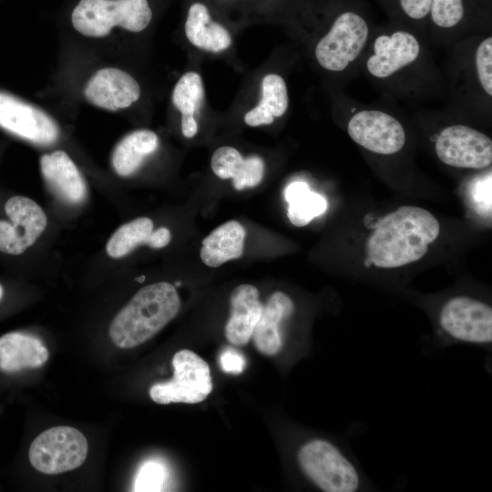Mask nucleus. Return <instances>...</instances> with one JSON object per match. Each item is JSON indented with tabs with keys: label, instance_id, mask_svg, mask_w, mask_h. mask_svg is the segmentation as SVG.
I'll use <instances>...</instances> for the list:
<instances>
[{
	"label": "nucleus",
	"instance_id": "obj_1",
	"mask_svg": "<svg viewBox=\"0 0 492 492\" xmlns=\"http://www.w3.org/2000/svg\"><path fill=\"white\" fill-rule=\"evenodd\" d=\"M439 232V222L430 211L402 206L375 226L366 243L367 261L386 269L413 263L425 255Z\"/></svg>",
	"mask_w": 492,
	"mask_h": 492
},
{
	"label": "nucleus",
	"instance_id": "obj_2",
	"mask_svg": "<svg viewBox=\"0 0 492 492\" xmlns=\"http://www.w3.org/2000/svg\"><path fill=\"white\" fill-rule=\"evenodd\" d=\"M180 299L175 287L160 282L141 288L114 317L109 337L118 348H134L149 340L179 313Z\"/></svg>",
	"mask_w": 492,
	"mask_h": 492
},
{
	"label": "nucleus",
	"instance_id": "obj_3",
	"mask_svg": "<svg viewBox=\"0 0 492 492\" xmlns=\"http://www.w3.org/2000/svg\"><path fill=\"white\" fill-rule=\"evenodd\" d=\"M296 460L302 473L325 492H356L369 482L351 453L322 437L312 438L299 447Z\"/></svg>",
	"mask_w": 492,
	"mask_h": 492
},
{
	"label": "nucleus",
	"instance_id": "obj_4",
	"mask_svg": "<svg viewBox=\"0 0 492 492\" xmlns=\"http://www.w3.org/2000/svg\"><path fill=\"white\" fill-rule=\"evenodd\" d=\"M149 0H79L71 13L73 27L88 37H104L114 27L141 32L150 24Z\"/></svg>",
	"mask_w": 492,
	"mask_h": 492
},
{
	"label": "nucleus",
	"instance_id": "obj_5",
	"mask_svg": "<svg viewBox=\"0 0 492 492\" xmlns=\"http://www.w3.org/2000/svg\"><path fill=\"white\" fill-rule=\"evenodd\" d=\"M369 34L364 16L353 8H341L333 17L326 34L317 43L315 58L326 70L343 71L361 55Z\"/></svg>",
	"mask_w": 492,
	"mask_h": 492
},
{
	"label": "nucleus",
	"instance_id": "obj_6",
	"mask_svg": "<svg viewBox=\"0 0 492 492\" xmlns=\"http://www.w3.org/2000/svg\"><path fill=\"white\" fill-rule=\"evenodd\" d=\"M437 323L449 343L491 349L492 308L477 298L467 295L449 298L439 310Z\"/></svg>",
	"mask_w": 492,
	"mask_h": 492
},
{
	"label": "nucleus",
	"instance_id": "obj_7",
	"mask_svg": "<svg viewBox=\"0 0 492 492\" xmlns=\"http://www.w3.org/2000/svg\"><path fill=\"white\" fill-rule=\"evenodd\" d=\"M171 380L153 384L149 396L157 404H196L211 393L212 383L208 364L197 354L183 349L172 358Z\"/></svg>",
	"mask_w": 492,
	"mask_h": 492
},
{
	"label": "nucleus",
	"instance_id": "obj_8",
	"mask_svg": "<svg viewBox=\"0 0 492 492\" xmlns=\"http://www.w3.org/2000/svg\"><path fill=\"white\" fill-rule=\"evenodd\" d=\"M87 441L77 429L54 426L32 442L28 457L32 466L48 475L60 474L80 466L87 455Z\"/></svg>",
	"mask_w": 492,
	"mask_h": 492
},
{
	"label": "nucleus",
	"instance_id": "obj_9",
	"mask_svg": "<svg viewBox=\"0 0 492 492\" xmlns=\"http://www.w3.org/2000/svg\"><path fill=\"white\" fill-rule=\"evenodd\" d=\"M435 150L448 166L482 169L492 163V140L486 134L466 125L444 128L438 134Z\"/></svg>",
	"mask_w": 492,
	"mask_h": 492
},
{
	"label": "nucleus",
	"instance_id": "obj_10",
	"mask_svg": "<svg viewBox=\"0 0 492 492\" xmlns=\"http://www.w3.org/2000/svg\"><path fill=\"white\" fill-rule=\"evenodd\" d=\"M5 212L8 220H0V251L20 255L31 247L46 230V215L36 201L20 195L7 200Z\"/></svg>",
	"mask_w": 492,
	"mask_h": 492
},
{
	"label": "nucleus",
	"instance_id": "obj_11",
	"mask_svg": "<svg viewBox=\"0 0 492 492\" xmlns=\"http://www.w3.org/2000/svg\"><path fill=\"white\" fill-rule=\"evenodd\" d=\"M349 137L364 149L380 155H392L405 144L401 122L388 113L375 109L356 112L348 121Z\"/></svg>",
	"mask_w": 492,
	"mask_h": 492
},
{
	"label": "nucleus",
	"instance_id": "obj_12",
	"mask_svg": "<svg viewBox=\"0 0 492 492\" xmlns=\"http://www.w3.org/2000/svg\"><path fill=\"white\" fill-rule=\"evenodd\" d=\"M0 127L40 145L54 143L59 129L54 119L38 108L0 92Z\"/></svg>",
	"mask_w": 492,
	"mask_h": 492
},
{
	"label": "nucleus",
	"instance_id": "obj_13",
	"mask_svg": "<svg viewBox=\"0 0 492 492\" xmlns=\"http://www.w3.org/2000/svg\"><path fill=\"white\" fill-rule=\"evenodd\" d=\"M421 46L417 37L404 29L378 35L366 60V70L374 77L384 79L414 64Z\"/></svg>",
	"mask_w": 492,
	"mask_h": 492
},
{
	"label": "nucleus",
	"instance_id": "obj_14",
	"mask_svg": "<svg viewBox=\"0 0 492 492\" xmlns=\"http://www.w3.org/2000/svg\"><path fill=\"white\" fill-rule=\"evenodd\" d=\"M84 96L97 108L117 111L130 107L139 98L140 87L128 73L116 67H105L88 79Z\"/></svg>",
	"mask_w": 492,
	"mask_h": 492
},
{
	"label": "nucleus",
	"instance_id": "obj_15",
	"mask_svg": "<svg viewBox=\"0 0 492 492\" xmlns=\"http://www.w3.org/2000/svg\"><path fill=\"white\" fill-rule=\"evenodd\" d=\"M295 311L292 299L282 292H273L262 306L252 336L257 350L268 356L278 354L284 345L282 324Z\"/></svg>",
	"mask_w": 492,
	"mask_h": 492
},
{
	"label": "nucleus",
	"instance_id": "obj_16",
	"mask_svg": "<svg viewBox=\"0 0 492 492\" xmlns=\"http://www.w3.org/2000/svg\"><path fill=\"white\" fill-rule=\"evenodd\" d=\"M40 169L47 186L60 200L69 204L84 200L87 190L84 179L65 151L56 150L42 155Z\"/></svg>",
	"mask_w": 492,
	"mask_h": 492
},
{
	"label": "nucleus",
	"instance_id": "obj_17",
	"mask_svg": "<svg viewBox=\"0 0 492 492\" xmlns=\"http://www.w3.org/2000/svg\"><path fill=\"white\" fill-rule=\"evenodd\" d=\"M230 302L231 314L225 335L231 344L242 346L249 343L261 314L259 291L251 284H241L231 292Z\"/></svg>",
	"mask_w": 492,
	"mask_h": 492
},
{
	"label": "nucleus",
	"instance_id": "obj_18",
	"mask_svg": "<svg viewBox=\"0 0 492 492\" xmlns=\"http://www.w3.org/2000/svg\"><path fill=\"white\" fill-rule=\"evenodd\" d=\"M184 29L193 46L207 51L220 52L231 44L229 31L212 17L210 8L203 1H194L189 5Z\"/></svg>",
	"mask_w": 492,
	"mask_h": 492
},
{
	"label": "nucleus",
	"instance_id": "obj_19",
	"mask_svg": "<svg viewBox=\"0 0 492 492\" xmlns=\"http://www.w3.org/2000/svg\"><path fill=\"white\" fill-rule=\"evenodd\" d=\"M48 356L46 347L33 335L13 332L0 337V370L5 373L38 368Z\"/></svg>",
	"mask_w": 492,
	"mask_h": 492
},
{
	"label": "nucleus",
	"instance_id": "obj_20",
	"mask_svg": "<svg viewBox=\"0 0 492 492\" xmlns=\"http://www.w3.org/2000/svg\"><path fill=\"white\" fill-rule=\"evenodd\" d=\"M210 166L220 179H232L237 190L257 186L264 174V163L261 158L251 156L243 159L236 149L229 146L214 151Z\"/></svg>",
	"mask_w": 492,
	"mask_h": 492
},
{
	"label": "nucleus",
	"instance_id": "obj_21",
	"mask_svg": "<svg viewBox=\"0 0 492 492\" xmlns=\"http://www.w3.org/2000/svg\"><path fill=\"white\" fill-rule=\"evenodd\" d=\"M246 231L236 220L227 221L202 241L200 256L203 263L216 268L228 261L241 257Z\"/></svg>",
	"mask_w": 492,
	"mask_h": 492
},
{
	"label": "nucleus",
	"instance_id": "obj_22",
	"mask_svg": "<svg viewBox=\"0 0 492 492\" xmlns=\"http://www.w3.org/2000/svg\"><path fill=\"white\" fill-rule=\"evenodd\" d=\"M158 147L159 138L155 132L149 129L132 131L114 148L111 165L118 176H130Z\"/></svg>",
	"mask_w": 492,
	"mask_h": 492
},
{
	"label": "nucleus",
	"instance_id": "obj_23",
	"mask_svg": "<svg viewBox=\"0 0 492 492\" xmlns=\"http://www.w3.org/2000/svg\"><path fill=\"white\" fill-rule=\"evenodd\" d=\"M284 198L288 203V218L297 227L307 225L327 209L326 200L312 191L305 182L295 181L288 185Z\"/></svg>",
	"mask_w": 492,
	"mask_h": 492
},
{
	"label": "nucleus",
	"instance_id": "obj_24",
	"mask_svg": "<svg viewBox=\"0 0 492 492\" xmlns=\"http://www.w3.org/2000/svg\"><path fill=\"white\" fill-rule=\"evenodd\" d=\"M153 226V221L146 217H140L123 224L107 242L108 255L118 259L131 252L138 245L146 244L149 246Z\"/></svg>",
	"mask_w": 492,
	"mask_h": 492
},
{
	"label": "nucleus",
	"instance_id": "obj_25",
	"mask_svg": "<svg viewBox=\"0 0 492 492\" xmlns=\"http://www.w3.org/2000/svg\"><path fill=\"white\" fill-rule=\"evenodd\" d=\"M479 0H432L428 19L436 28L458 27L477 9Z\"/></svg>",
	"mask_w": 492,
	"mask_h": 492
},
{
	"label": "nucleus",
	"instance_id": "obj_26",
	"mask_svg": "<svg viewBox=\"0 0 492 492\" xmlns=\"http://www.w3.org/2000/svg\"><path fill=\"white\" fill-rule=\"evenodd\" d=\"M203 96L200 76L196 72H187L173 89L172 102L181 114L194 115L200 107Z\"/></svg>",
	"mask_w": 492,
	"mask_h": 492
},
{
	"label": "nucleus",
	"instance_id": "obj_27",
	"mask_svg": "<svg viewBox=\"0 0 492 492\" xmlns=\"http://www.w3.org/2000/svg\"><path fill=\"white\" fill-rule=\"evenodd\" d=\"M261 88V103L271 111L274 118L282 117L289 105L287 87L283 78L276 74H269L263 77Z\"/></svg>",
	"mask_w": 492,
	"mask_h": 492
},
{
	"label": "nucleus",
	"instance_id": "obj_28",
	"mask_svg": "<svg viewBox=\"0 0 492 492\" xmlns=\"http://www.w3.org/2000/svg\"><path fill=\"white\" fill-rule=\"evenodd\" d=\"M168 473L164 465L155 460L147 461L140 466L136 475L133 491H162Z\"/></svg>",
	"mask_w": 492,
	"mask_h": 492
},
{
	"label": "nucleus",
	"instance_id": "obj_29",
	"mask_svg": "<svg viewBox=\"0 0 492 492\" xmlns=\"http://www.w3.org/2000/svg\"><path fill=\"white\" fill-rule=\"evenodd\" d=\"M475 68L480 87L489 97L492 96V37L484 38L475 52Z\"/></svg>",
	"mask_w": 492,
	"mask_h": 492
},
{
	"label": "nucleus",
	"instance_id": "obj_30",
	"mask_svg": "<svg viewBox=\"0 0 492 492\" xmlns=\"http://www.w3.org/2000/svg\"><path fill=\"white\" fill-rule=\"evenodd\" d=\"M402 17L411 22L428 19L432 0H392Z\"/></svg>",
	"mask_w": 492,
	"mask_h": 492
},
{
	"label": "nucleus",
	"instance_id": "obj_31",
	"mask_svg": "<svg viewBox=\"0 0 492 492\" xmlns=\"http://www.w3.org/2000/svg\"><path fill=\"white\" fill-rule=\"evenodd\" d=\"M472 200L477 210L480 213L490 214L491 212V179L490 176L485 180H481L472 190Z\"/></svg>",
	"mask_w": 492,
	"mask_h": 492
},
{
	"label": "nucleus",
	"instance_id": "obj_32",
	"mask_svg": "<svg viewBox=\"0 0 492 492\" xmlns=\"http://www.w3.org/2000/svg\"><path fill=\"white\" fill-rule=\"evenodd\" d=\"M220 365L225 373L239 374L245 369L246 361L240 352L227 347L220 355Z\"/></svg>",
	"mask_w": 492,
	"mask_h": 492
},
{
	"label": "nucleus",
	"instance_id": "obj_33",
	"mask_svg": "<svg viewBox=\"0 0 492 492\" xmlns=\"http://www.w3.org/2000/svg\"><path fill=\"white\" fill-rule=\"evenodd\" d=\"M274 116L261 102L244 116L245 123L251 127L272 124Z\"/></svg>",
	"mask_w": 492,
	"mask_h": 492
},
{
	"label": "nucleus",
	"instance_id": "obj_34",
	"mask_svg": "<svg viewBox=\"0 0 492 492\" xmlns=\"http://www.w3.org/2000/svg\"><path fill=\"white\" fill-rule=\"evenodd\" d=\"M170 240L171 234L169 229L160 227L152 231L149 246L154 249H160L167 246Z\"/></svg>",
	"mask_w": 492,
	"mask_h": 492
},
{
	"label": "nucleus",
	"instance_id": "obj_35",
	"mask_svg": "<svg viewBox=\"0 0 492 492\" xmlns=\"http://www.w3.org/2000/svg\"><path fill=\"white\" fill-rule=\"evenodd\" d=\"M181 131L184 137L190 138L198 131V124L194 115L181 114Z\"/></svg>",
	"mask_w": 492,
	"mask_h": 492
},
{
	"label": "nucleus",
	"instance_id": "obj_36",
	"mask_svg": "<svg viewBox=\"0 0 492 492\" xmlns=\"http://www.w3.org/2000/svg\"><path fill=\"white\" fill-rule=\"evenodd\" d=\"M221 1L236 3V2H247V1H253V0H221Z\"/></svg>",
	"mask_w": 492,
	"mask_h": 492
},
{
	"label": "nucleus",
	"instance_id": "obj_37",
	"mask_svg": "<svg viewBox=\"0 0 492 492\" xmlns=\"http://www.w3.org/2000/svg\"><path fill=\"white\" fill-rule=\"evenodd\" d=\"M3 296H4V288H3V286L0 284V301H1V299L3 298Z\"/></svg>",
	"mask_w": 492,
	"mask_h": 492
}]
</instances>
